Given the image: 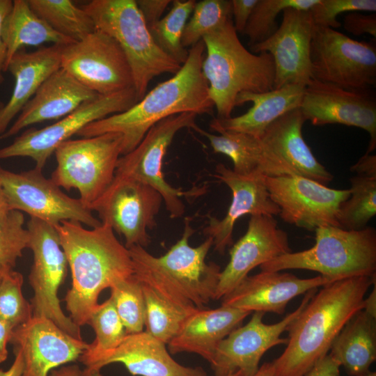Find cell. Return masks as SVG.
<instances>
[{"instance_id": "obj_1", "label": "cell", "mask_w": 376, "mask_h": 376, "mask_svg": "<svg viewBox=\"0 0 376 376\" xmlns=\"http://www.w3.org/2000/svg\"><path fill=\"white\" fill-rule=\"evenodd\" d=\"M375 280V275L354 276L318 290L288 325L286 347L272 361L274 376H304L327 354L343 326L363 309L365 295Z\"/></svg>"}, {"instance_id": "obj_2", "label": "cell", "mask_w": 376, "mask_h": 376, "mask_svg": "<svg viewBox=\"0 0 376 376\" xmlns=\"http://www.w3.org/2000/svg\"><path fill=\"white\" fill-rule=\"evenodd\" d=\"M56 227L72 274L66 308L81 327L88 324L103 290L133 275L132 258L107 224L87 229L78 221H64Z\"/></svg>"}, {"instance_id": "obj_3", "label": "cell", "mask_w": 376, "mask_h": 376, "mask_svg": "<svg viewBox=\"0 0 376 376\" xmlns=\"http://www.w3.org/2000/svg\"><path fill=\"white\" fill-rule=\"evenodd\" d=\"M205 51L201 40L191 47L187 61L172 77L157 84L130 109L94 121L77 135L120 133L124 155L139 144L153 125L169 116L186 112L212 114L214 106L201 70Z\"/></svg>"}, {"instance_id": "obj_4", "label": "cell", "mask_w": 376, "mask_h": 376, "mask_svg": "<svg viewBox=\"0 0 376 376\" xmlns=\"http://www.w3.org/2000/svg\"><path fill=\"white\" fill-rule=\"evenodd\" d=\"M184 226L181 238L159 257L138 245L128 249L134 276L175 308L190 314L205 308L214 300L221 267L205 260L213 240L207 237L199 246L192 247L189 240L194 230L190 217H185Z\"/></svg>"}, {"instance_id": "obj_5", "label": "cell", "mask_w": 376, "mask_h": 376, "mask_svg": "<svg viewBox=\"0 0 376 376\" xmlns=\"http://www.w3.org/2000/svg\"><path fill=\"white\" fill-rule=\"evenodd\" d=\"M202 40L206 54L201 70L217 118L231 117L240 93L274 89L275 68L272 55L247 50L237 36L232 18L206 34Z\"/></svg>"}, {"instance_id": "obj_6", "label": "cell", "mask_w": 376, "mask_h": 376, "mask_svg": "<svg viewBox=\"0 0 376 376\" xmlns=\"http://www.w3.org/2000/svg\"><path fill=\"white\" fill-rule=\"evenodd\" d=\"M82 8L95 29L112 37L123 49L138 101L154 77L163 73L175 75L181 68L154 41L136 0H93Z\"/></svg>"}, {"instance_id": "obj_7", "label": "cell", "mask_w": 376, "mask_h": 376, "mask_svg": "<svg viewBox=\"0 0 376 376\" xmlns=\"http://www.w3.org/2000/svg\"><path fill=\"white\" fill-rule=\"evenodd\" d=\"M315 242L308 249L290 252L260 266L261 271L307 269L319 272L333 281L376 272V230L367 226L347 230L324 226L315 230Z\"/></svg>"}, {"instance_id": "obj_8", "label": "cell", "mask_w": 376, "mask_h": 376, "mask_svg": "<svg viewBox=\"0 0 376 376\" xmlns=\"http://www.w3.org/2000/svg\"><path fill=\"white\" fill-rule=\"evenodd\" d=\"M122 144L118 132L68 139L54 151L56 167L51 179L67 190L77 189L79 199L91 210L115 177Z\"/></svg>"}, {"instance_id": "obj_9", "label": "cell", "mask_w": 376, "mask_h": 376, "mask_svg": "<svg viewBox=\"0 0 376 376\" xmlns=\"http://www.w3.org/2000/svg\"><path fill=\"white\" fill-rule=\"evenodd\" d=\"M197 114L191 112L169 116L153 125L139 144L129 153L121 155L117 162L115 175L133 178L157 191L171 218H178L185 213L181 198H196L206 191L207 187H194L182 190L170 185L162 172L163 159L175 135L182 128H191Z\"/></svg>"}, {"instance_id": "obj_10", "label": "cell", "mask_w": 376, "mask_h": 376, "mask_svg": "<svg viewBox=\"0 0 376 376\" xmlns=\"http://www.w3.org/2000/svg\"><path fill=\"white\" fill-rule=\"evenodd\" d=\"M310 60L312 79L354 91L376 85L375 40L357 41L335 29L315 26Z\"/></svg>"}, {"instance_id": "obj_11", "label": "cell", "mask_w": 376, "mask_h": 376, "mask_svg": "<svg viewBox=\"0 0 376 376\" xmlns=\"http://www.w3.org/2000/svg\"><path fill=\"white\" fill-rule=\"evenodd\" d=\"M33 263L29 280L34 295L33 317H45L72 337L82 340L80 327L63 312L58 291L68 272V260L55 226L36 218L27 223Z\"/></svg>"}, {"instance_id": "obj_12", "label": "cell", "mask_w": 376, "mask_h": 376, "mask_svg": "<svg viewBox=\"0 0 376 376\" xmlns=\"http://www.w3.org/2000/svg\"><path fill=\"white\" fill-rule=\"evenodd\" d=\"M137 102L134 87L109 95H98L50 125L24 131L12 143L0 148V159L30 157L35 162V167L42 170L61 143L88 124L126 111Z\"/></svg>"}, {"instance_id": "obj_13", "label": "cell", "mask_w": 376, "mask_h": 376, "mask_svg": "<svg viewBox=\"0 0 376 376\" xmlns=\"http://www.w3.org/2000/svg\"><path fill=\"white\" fill-rule=\"evenodd\" d=\"M0 180L10 210H18L36 218L58 226L64 221H75L91 228L102 224L79 198L64 194L51 178L42 174V170L15 173L0 166Z\"/></svg>"}, {"instance_id": "obj_14", "label": "cell", "mask_w": 376, "mask_h": 376, "mask_svg": "<svg viewBox=\"0 0 376 376\" xmlns=\"http://www.w3.org/2000/svg\"><path fill=\"white\" fill-rule=\"evenodd\" d=\"M61 68L100 95L134 87L123 49L112 37L96 29L83 39L63 46Z\"/></svg>"}, {"instance_id": "obj_15", "label": "cell", "mask_w": 376, "mask_h": 376, "mask_svg": "<svg viewBox=\"0 0 376 376\" xmlns=\"http://www.w3.org/2000/svg\"><path fill=\"white\" fill-rule=\"evenodd\" d=\"M163 201L150 185L133 178L115 175L102 196L92 205L102 224L124 237L125 247L147 246L148 229L156 226L155 218Z\"/></svg>"}, {"instance_id": "obj_16", "label": "cell", "mask_w": 376, "mask_h": 376, "mask_svg": "<svg viewBox=\"0 0 376 376\" xmlns=\"http://www.w3.org/2000/svg\"><path fill=\"white\" fill-rule=\"evenodd\" d=\"M265 183L283 221L308 230L324 226L340 227L338 210L350 196L349 189H331L297 175L266 177Z\"/></svg>"}, {"instance_id": "obj_17", "label": "cell", "mask_w": 376, "mask_h": 376, "mask_svg": "<svg viewBox=\"0 0 376 376\" xmlns=\"http://www.w3.org/2000/svg\"><path fill=\"white\" fill-rule=\"evenodd\" d=\"M318 288L305 293L299 306L281 321L265 324V313L253 312L250 320L231 331L218 345L210 362L214 376H228L241 370L245 376H253L258 369L260 361L270 348L286 345L287 338L281 335L304 308Z\"/></svg>"}, {"instance_id": "obj_18", "label": "cell", "mask_w": 376, "mask_h": 376, "mask_svg": "<svg viewBox=\"0 0 376 376\" xmlns=\"http://www.w3.org/2000/svg\"><path fill=\"white\" fill-rule=\"evenodd\" d=\"M299 109L315 126L340 124L366 130L370 139L366 154L376 148V99L371 90H347L311 79L306 86Z\"/></svg>"}, {"instance_id": "obj_19", "label": "cell", "mask_w": 376, "mask_h": 376, "mask_svg": "<svg viewBox=\"0 0 376 376\" xmlns=\"http://www.w3.org/2000/svg\"><path fill=\"white\" fill-rule=\"evenodd\" d=\"M314 24L309 10L287 8L282 22L269 38L250 47L253 54L267 52L273 58L274 89L287 84L306 86L312 79L310 52Z\"/></svg>"}, {"instance_id": "obj_20", "label": "cell", "mask_w": 376, "mask_h": 376, "mask_svg": "<svg viewBox=\"0 0 376 376\" xmlns=\"http://www.w3.org/2000/svg\"><path fill=\"white\" fill-rule=\"evenodd\" d=\"M10 343L22 352V376H48L54 368L79 360L88 347L45 317H32L15 328Z\"/></svg>"}, {"instance_id": "obj_21", "label": "cell", "mask_w": 376, "mask_h": 376, "mask_svg": "<svg viewBox=\"0 0 376 376\" xmlns=\"http://www.w3.org/2000/svg\"><path fill=\"white\" fill-rule=\"evenodd\" d=\"M292 252L288 236L272 216L250 217L245 234L230 249V260L221 271L214 300L233 290L253 268Z\"/></svg>"}, {"instance_id": "obj_22", "label": "cell", "mask_w": 376, "mask_h": 376, "mask_svg": "<svg viewBox=\"0 0 376 376\" xmlns=\"http://www.w3.org/2000/svg\"><path fill=\"white\" fill-rule=\"evenodd\" d=\"M215 172L214 177L231 190L232 200L224 218L207 216L203 233L213 240L214 250L224 255L226 248L233 242L234 226L240 217L246 214L274 217L279 214L280 209L270 198L265 175H240L223 164L216 166Z\"/></svg>"}, {"instance_id": "obj_23", "label": "cell", "mask_w": 376, "mask_h": 376, "mask_svg": "<svg viewBox=\"0 0 376 376\" xmlns=\"http://www.w3.org/2000/svg\"><path fill=\"white\" fill-rule=\"evenodd\" d=\"M113 363H123L134 376H207L201 367L178 363L166 344L146 331L127 334L117 347L85 363L81 376H102L101 369Z\"/></svg>"}, {"instance_id": "obj_24", "label": "cell", "mask_w": 376, "mask_h": 376, "mask_svg": "<svg viewBox=\"0 0 376 376\" xmlns=\"http://www.w3.org/2000/svg\"><path fill=\"white\" fill-rule=\"evenodd\" d=\"M334 282L318 275L301 279L287 272H264L247 276L229 294L221 298V305L252 312L283 314L295 297Z\"/></svg>"}, {"instance_id": "obj_25", "label": "cell", "mask_w": 376, "mask_h": 376, "mask_svg": "<svg viewBox=\"0 0 376 376\" xmlns=\"http://www.w3.org/2000/svg\"><path fill=\"white\" fill-rule=\"evenodd\" d=\"M98 95L61 68L43 82L0 139L13 136L36 123L58 120Z\"/></svg>"}, {"instance_id": "obj_26", "label": "cell", "mask_w": 376, "mask_h": 376, "mask_svg": "<svg viewBox=\"0 0 376 376\" xmlns=\"http://www.w3.org/2000/svg\"><path fill=\"white\" fill-rule=\"evenodd\" d=\"M251 313L221 305L214 309H198L189 314L180 331L168 343L169 352L195 353L209 363L219 343Z\"/></svg>"}, {"instance_id": "obj_27", "label": "cell", "mask_w": 376, "mask_h": 376, "mask_svg": "<svg viewBox=\"0 0 376 376\" xmlns=\"http://www.w3.org/2000/svg\"><path fill=\"white\" fill-rule=\"evenodd\" d=\"M304 86L287 84L264 93L243 92L235 100V106L251 102L253 106L245 113L226 119L213 118L212 131L224 130L245 133L260 139L267 127L285 113L299 108Z\"/></svg>"}, {"instance_id": "obj_28", "label": "cell", "mask_w": 376, "mask_h": 376, "mask_svg": "<svg viewBox=\"0 0 376 376\" xmlns=\"http://www.w3.org/2000/svg\"><path fill=\"white\" fill-rule=\"evenodd\" d=\"M306 121L299 108L290 111L271 123L260 138L269 150L283 159L297 175L326 185L333 175L318 162L304 141Z\"/></svg>"}, {"instance_id": "obj_29", "label": "cell", "mask_w": 376, "mask_h": 376, "mask_svg": "<svg viewBox=\"0 0 376 376\" xmlns=\"http://www.w3.org/2000/svg\"><path fill=\"white\" fill-rule=\"evenodd\" d=\"M62 47L52 45L31 52L20 49L11 58L6 71L14 77L15 86L0 113V136L43 82L61 68Z\"/></svg>"}, {"instance_id": "obj_30", "label": "cell", "mask_w": 376, "mask_h": 376, "mask_svg": "<svg viewBox=\"0 0 376 376\" xmlns=\"http://www.w3.org/2000/svg\"><path fill=\"white\" fill-rule=\"evenodd\" d=\"M191 129L209 141L214 152L228 156L233 163V171L237 174L257 173L266 177L297 175L283 159L265 146L258 138L245 133L224 130L214 134L196 124Z\"/></svg>"}, {"instance_id": "obj_31", "label": "cell", "mask_w": 376, "mask_h": 376, "mask_svg": "<svg viewBox=\"0 0 376 376\" xmlns=\"http://www.w3.org/2000/svg\"><path fill=\"white\" fill-rule=\"evenodd\" d=\"M329 350L347 375L369 372L376 359V318L362 309L357 311L335 337Z\"/></svg>"}, {"instance_id": "obj_32", "label": "cell", "mask_w": 376, "mask_h": 376, "mask_svg": "<svg viewBox=\"0 0 376 376\" xmlns=\"http://www.w3.org/2000/svg\"><path fill=\"white\" fill-rule=\"evenodd\" d=\"M1 37L7 55L4 72L11 58L24 46L50 42L66 45L73 41L53 29L31 8L27 0H14L1 25Z\"/></svg>"}, {"instance_id": "obj_33", "label": "cell", "mask_w": 376, "mask_h": 376, "mask_svg": "<svg viewBox=\"0 0 376 376\" xmlns=\"http://www.w3.org/2000/svg\"><path fill=\"white\" fill-rule=\"evenodd\" d=\"M27 1L38 16L73 41L80 40L95 30L88 14L71 0Z\"/></svg>"}, {"instance_id": "obj_34", "label": "cell", "mask_w": 376, "mask_h": 376, "mask_svg": "<svg viewBox=\"0 0 376 376\" xmlns=\"http://www.w3.org/2000/svg\"><path fill=\"white\" fill-rule=\"evenodd\" d=\"M169 13L148 28L157 46L169 56L182 65L189 50L182 45V36L196 1L175 0Z\"/></svg>"}, {"instance_id": "obj_35", "label": "cell", "mask_w": 376, "mask_h": 376, "mask_svg": "<svg viewBox=\"0 0 376 376\" xmlns=\"http://www.w3.org/2000/svg\"><path fill=\"white\" fill-rule=\"evenodd\" d=\"M350 180V194L340 205L338 223L345 230H360L376 214V178L356 175Z\"/></svg>"}, {"instance_id": "obj_36", "label": "cell", "mask_w": 376, "mask_h": 376, "mask_svg": "<svg viewBox=\"0 0 376 376\" xmlns=\"http://www.w3.org/2000/svg\"><path fill=\"white\" fill-rule=\"evenodd\" d=\"M88 324L94 329L95 338L79 359L84 365L117 347L127 335L111 297L99 304Z\"/></svg>"}, {"instance_id": "obj_37", "label": "cell", "mask_w": 376, "mask_h": 376, "mask_svg": "<svg viewBox=\"0 0 376 376\" xmlns=\"http://www.w3.org/2000/svg\"><path fill=\"white\" fill-rule=\"evenodd\" d=\"M140 283L145 301L146 331L168 345L178 333L189 314L175 308L150 285Z\"/></svg>"}, {"instance_id": "obj_38", "label": "cell", "mask_w": 376, "mask_h": 376, "mask_svg": "<svg viewBox=\"0 0 376 376\" xmlns=\"http://www.w3.org/2000/svg\"><path fill=\"white\" fill-rule=\"evenodd\" d=\"M319 0H258L242 33L249 38V45L263 42L278 29L276 17L287 8L309 10Z\"/></svg>"}, {"instance_id": "obj_39", "label": "cell", "mask_w": 376, "mask_h": 376, "mask_svg": "<svg viewBox=\"0 0 376 376\" xmlns=\"http://www.w3.org/2000/svg\"><path fill=\"white\" fill-rule=\"evenodd\" d=\"M111 296L127 334L143 331L145 301L140 282L132 275L111 288Z\"/></svg>"}, {"instance_id": "obj_40", "label": "cell", "mask_w": 376, "mask_h": 376, "mask_svg": "<svg viewBox=\"0 0 376 376\" xmlns=\"http://www.w3.org/2000/svg\"><path fill=\"white\" fill-rule=\"evenodd\" d=\"M231 1L203 0L196 2L192 15L182 36L184 47H192L203 36L232 18Z\"/></svg>"}, {"instance_id": "obj_41", "label": "cell", "mask_w": 376, "mask_h": 376, "mask_svg": "<svg viewBox=\"0 0 376 376\" xmlns=\"http://www.w3.org/2000/svg\"><path fill=\"white\" fill-rule=\"evenodd\" d=\"M24 224V214L18 210H10L0 215V275L13 270L29 246V234Z\"/></svg>"}, {"instance_id": "obj_42", "label": "cell", "mask_w": 376, "mask_h": 376, "mask_svg": "<svg viewBox=\"0 0 376 376\" xmlns=\"http://www.w3.org/2000/svg\"><path fill=\"white\" fill-rule=\"evenodd\" d=\"M23 276L10 270L2 274L0 280V319L13 329L33 317L31 305L22 292Z\"/></svg>"}, {"instance_id": "obj_43", "label": "cell", "mask_w": 376, "mask_h": 376, "mask_svg": "<svg viewBox=\"0 0 376 376\" xmlns=\"http://www.w3.org/2000/svg\"><path fill=\"white\" fill-rule=\"evenodd\" d=\"M375 10V0H319L309 12L315 26L334 29L341 26L336 18L339 14Z\"/></svg>"}, {"instance_id": "obj_44", "label": "cell", "mask_w": 376, "mask_h": 376, "mask_svg": "<svg viewBox=\"0 0 376 376\" xmlns=\"http://www.w3.org/2000/svg\"><path fill=\"white\" fill-rule=\"evenodd\" d=\"M343 28L352 34L359 36L368 33L376 38V14H364L361 12H350L343 19Z\"/></svg>"}, {"instance_id": "obj_45", "label": "cell", "mask_w": 376, "mask_h": 376, "mask_svg": "<svg viewBox=\"0 0 376 376\" xmlns=\"http://www.w3.org/2000/svg\"><path fill=\"white\" fill-rule=\"evenodd\" d=\"M170 0H136V5L149 28L162 17Z\"/></svg>"}, {"instance_id": "obj_46", "label": "cell", "mask_w": 376, "mask_h": 376, "mask_svg": "<svg viewBox=\"0 0 376 376\" xmlns=\"http://www.w3.org/2000/svg\"><path fill=\"white\" fill-rule=\"evenodd\" d=\"M258 0H231L233 23L237 31L243 33Z\"/></svg>"}, {"instance_id": "obj_47", "label": "cell", "mask_w": 376, "mask_h": 376, "mask_svg": "<svg viewBox=\"0 0 376 376\" xmlns=\"http://www.w3.org/2000/svg\"><path fill=\"white\" fill-rule=\"evenodd\" d=\"M340 364L328 353L320 359L304 376H340Z\"/></svg>"}, {"instance_id": "obj_48", "label": "cell", "mask_w": 376, "mask_h": 376, "mask_svg": "<svg viewBox=\"0 0 376 376\" xmlns=\"http://www.w3.org/2000/svg\"><path fill=\"white\" fill-rule=\"evenodd\" d=\"M350 171L357 175L376 178L375 155L364 154L358 162L350 167Z\"/></svg>"}, {"instance_id": "obj_49", "label": "cell", "mask_w": 376, "mask_h": 376, "mask_svg": "<svg viewBox=\"0 0 376 376\" xmlns=\"http://www.w3.org/2000/svg\"><path fill=\"white\" fill-rule=\"evenodd\" d=\"M12 6L13 1L11 0H0V84L4 81L3 72H4L7 55L6 47L1 37V25Z\"/></svg>"}, {"instance_id": "obj_50", "label": "cell", "mask_w": 376, "mask_h": 376, "mask_svg": "<svg viewBox=\"0 0 376 376\" xmlns=\"http://www.w3.org/2000/svg\"><path fill=\"white\" fill-rule=\"evenodd\" d=\"M13 330L7 322L0 319V363L8 357L7 345L10 343Z\"/></svg>"}, {"instance_id": "obj_51", "label": "cell", "mask_w": 376, "mask_h": 376, "mask_svg": "<svg viewBox=\"0 0 376 376\" xmlns=\"http://www.w3.org/2000/svg\"><path fill=\"white\" fill-rule=\"evenodd\" d=\"M15 359L10 367L4 370L0 368V376H22L23 371V357L19 350H13Z\"/></svg>"}, {"instance_id": "obj_52", "label": "cell", "mask_w": 376, "mask_h": 376, "mask_svg": "<svg viewBox=\"0 0 376 376\" xmlns=\"http://www.w3.org/2000/svg\"><path fill=\"white\" fill-rule=\"evenodd\" d=\"M376 282L368 297L363 300V309L370 316L376 318Z\"/></svg>"}, {"instance_id": "obj_53", "label": "cell", "mask_w": 376, "mask_h": 376, "mask_svg": "<svg viewBox=\"0 0 376 376\" xmlns=\"http://www.w3.org/2000/svg\"><path fill=\"white\" fill-rule=\"evenodd\" d=\"M81 372L77 365H72L53 370L49 376H81Z\"/></svg>"}, {"instance_id": "obj_54", "label": "cell", "mask_w": 376, "mask_h": 376, "mask_svg": "<svg viewBox=\"0 0 376 376\" xmlns=\"http://www.w3.org/2000/svg\"><path fill=\"white\" fill-rule=\"evenodd\" d=\"M253 376H274L272 362H265Z\"/></svg>"}, {"instance_id": "obj_55", "label": "cell", "mask_w": 376, "mask_h": 376, "mask_svg": "<svg viewBox=\"0 0 376 376\" xmlns=\"http://www.w3.org/2000/svg\"><path fill=\"white\" fill-rule=\"evenodd\" d=\"M10 210L6 196L0 180V215Z\"/></svg>"}, {"instance_id": "obj_56", "label": "cell", "mask_w": 376, "mask_h": 376, "mask_svg": "<svg viewBox=\"0 0 376 376\" xmlns=\"http://www.w3.org/2000/svg\"><path fill=\"white\" fill-rule=\"evenodd\" d=\"M228 376H245V375L243 373L242 371L238 370L236 373L231 374L230 375H228Z\"/></svg>"}, {"instance_id": "obj_57", "label": "cell", "mask_w": 376, "mask_h": 376, "mask_svg": "<svg viewBox=\"0 0 376 376\" xmlns=\"http://www.w3.org/2000/svg\"><path fill=\"white\" fill-rule=\"evenodd\" d=\"M361 376H376V373L375 372H372V371L370 370L367 373L363 374V375H362Z\"/></svg>"}, {"instance_id": "obj_58", "label": "cell", "mask_w": 376, "mask_h": 376, "mask_svg": "<svg viewBox=\"0 0 376 376\" xmlns=\"http://www.w3.org/2000/svg\"><path fill=\"white\" fill-rule=\"evenodd\" d=\"M3 106H4V103L0 102V113H1Z\"/></svg>"}, {"instance_id": "obj_59", "label": "cell", "mask_w": 376, "mask_h": 376, "mask_svg": "<svg viewBox=\"0 0 376 376\" xmlns=\"http://www.w3.org/2000/svg\"><path fill=\"white\" fill-rule=\"evenodd\" d=\"M1 276H2V275H0V280H1Z\"/></svg>"}]
</instances>
